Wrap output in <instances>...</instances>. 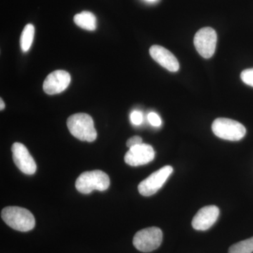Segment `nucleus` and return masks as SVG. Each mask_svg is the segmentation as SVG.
Instances as JSON below:
<instances>
[{"instance_id":"423d86ee","label":"nucleus","mask_w":253,"mask_h":253,"mask_svg":"<svg viewBox=\"0 0 253 253\" xmlns=\"http://www.w3.org/2000/svg\"><path fill=\"white\" fill-rule=\"evenodd\" d=\"M217 42V33L213 28L210 27L199 30L195 35L194 40L195 47L205 59H210L214 55Z\"/></svg>"},{"instance_id":"9b49d317","label":"nucleus","mask_w":253,"mask_h":253,"mask_svg":"<svg viewBox=\"0 0 253 253\" xmlns=\"http://www.w3.org/2000/svg\"><path fill=\"white\" fill-rule=\"evenodd\" d=\"M219 210L215 206L201 208L193 218L192 226L198 231H206L214 225L219 217Z\"/></svg>"},{"instance_id":"9d476101","label":"nucleus","mask_w":253,"mask_h":253,"mask_svg":"<svg viewBox=\"0 0 253 253\" xmlns=\"http://www.w3.org/2000/svg\"><path fill=\"white\" fill-rule=\"evenodd\" d=\"M71 78L69 73L65 71H56L50 73L44 80L43 89L49 95L59 94L69 86Z\"/></svg>"},{"instance_id":"412c9836","label":"nucleus","mask_w":253,"mask_h":253,"mask_svg":"<svg viewBox=\"0 0 253 253\" xmlns=\"http://www.w3.org/2000/svg\"><path fill=\"white\" fill-rule=\"evenodd\" d=\"M147 1H156V0H147Z\"/></svg>"},{"instance_id":"f8f14e48","label":"nucleus","mask_w":253,"mask_h":253,"mask_svg":"<svg viewBox=\"0 0 253 253\" xmlns=\"http://www.w3.org/2000/svg\"><path fill=\"white\" fill-rule=\"evenodd\" d=\"M149 53L154 61L168 71L170 72L179 71V61L169 50L160 45H154L150 48Z\"/></svg>"},{"instance_id":"f03ea898","label":"nucleus","mask_w":253,"mask_h":253,"mask_svg":"<svg viewBox=\"0 0 253 253\" xmlns=\"http://www.w3.org/2000/svg\"><path fill=\"white\" fill-rule=\"evenodd\" d=\"M3 221L10 227L19 231H31L36 226L34 216L26 208L10 206L1 211Z\"/></svg>"},{"instance_id":"dca6fc26","label":"nucleus","mask_w":253,"mask_h":253,"mask_svg":"<svg viewBox=\"0 0 253 253\" xmlns=\"http://www.w3.org/2000/svg\"><path fill=\"white\" fill-rule=\"evenodd\" d=\"M241 78L245 84L253 87V68L244 70L241 73Z\"/></svg>"},{"instance_id":"6e6552de","label":"nucleus","mask_w":253,"mask_h":253,"mask_svg":"<svg viewBox=\"0 0 253 253\" xmlns=\"http://www.w3.org/2000/svg\"><path fill=\"white\" fill-rule=\"evenodd\" d=\"M11 151L15 165L21 172L29 175L36 172V161L24 145L21 143H14L11 147Z\"/></svg>"},{"instance_id":"ddd939ff","label":"nucleus","mask_w":253,"mask_h":253,"mask_svg":"<svg viewBox=\"0 0 253 253\" xmlns=\"http://www.w3.org/2000/svg\"><path fill=\"white\" fill-rule=\"evenodd\" d=\"M74 22L83 29L94 31L97 27V20L96 16L89 11H83L74 16Z\"/></svg>"},{"instance_id":"6ab92c4d","label":"nucleus","mask_w":253,"mask_h":253,"mask_svg":"<svg viewBox=\"0 0 253 253\" xmlns=\"http://www.w3.org/2000/svg\"><path fill=\"white\" fill-rule=\"evenodd\" d=\"M141 144H143L142 138L139 136H134L128 139L126 144L129 149H131V148L134 147V146Z\"/></svg>"},{"instance_id":"20e7f679","label":"nucleus","mask_w":253,"mask_h":253,"mask_svg":"<svg viewBox=\"0 0 253 253\" xmlns=\"http://www.w3.org/2000/svg\"><path fill=\"white\" fill-rule=\"evenodd\" d=\"M213 133L224 140H241L246 134V129L241 123L229 118H217L212 125Z\"/></svg>"},{"instance_id":"7ed1b4c3","label":"nucleus","mask_w":253,"mask_h":253,"mask_svg":"<svg viewBox=\"0 0 253 253\" xmlns=\"http://www.w3.org/2000/svg\"><path fill=\"white\" fill-rule=\"evenodd\" d=\"M109 186V176L106 173L98 169L82 173L76 182V189L83 194H90L94 190L106 191Z\"/></svg>"},{"instance_id":"4468645a","label":"nucleus","mask_w":253,"mask_h":253,"mask_svg":"<svg viewBox=\"0 0 253 253\" xmlns=\"http://www.w3.org/2000/svg\"><path fill=\"white\" fill-rule=\"evenodd\" d=\"M35 36V27L33 25L28 24L25 26L24 29L21 34L20 44H21V49L26 52L30 49Z\"/></svg>"},{"instance_id":"f257e3e1","label":"nucleus","mask_w":253,"mask_h":253,"mask_svg":"<svg viewBox=\"0 0 253 253\" xmlns=\"http://www.w3.org/2000/svg\"><path fill=\"white\" fill-rule=\"evenodd\" d=\"M68 130L79 140L92 142L97 137L94 121L89 115L80 113L72 115L67 120Z\"/></svg>"},{"instance_id":"39448f33","label":"nucleus","mask_w":253,"mask_h":253,"mask_svg":"<svg viewBox=\"0 0 253 253\" xmlns=\"http://www.w3.org/2000/svg\"><path fill=\"white\" fill-rule=\"evenodd\" d=\"M162 241V231L153 226L138 231L133 239V244L138 251L149 253L158 249Z\"/></svg>"},{"instance_id":"2eb2a0df","label":"nucleus","mask_w":253,"mask_h":253,"mask_svg":"<svg viewBox=\"0 0 253 253\" xmlns=\"http://www.w3.org/2000/svg\"><path fill=\"white\" fill-rule=\"evenodd\" d=\"M253 252V237L240 241L231 246L228 253H252Z\"/></svg>"},{"instance_id":"1a4fd4ad","label":"nucleus","mask_w":253,"mask_h":253,"mask_svg":"<svg viewBox=\"0 0 253 253\" xmlns=\"http://www.w3.org/2000/svg\"><path fill=\"white\" fill-rule=\"evenodd\" d=\"M155 151L151 145L141 144L129 149L125 156V161L129 166H143L154 161Z\"/></svg>"},{"instance_id":"aec40b11","label":"nucleus","mask_w":253,"mask_h":253,"mask_svg":"<svg viewBox=\"0 0 253 253\" xmlns=\"http://www.w3.org/2000/svg\"><path fill=\"white\" fill-rule=\"evenodd\" d=\"M5 108V104L4 101H3L2 99H0V110L1 111H2V110H4Z\"/></svg>"},{"instance_id":"f3484780","label":"nucleus","mask_w":253,"mask_h":253,"mask_svg":"<svg viewBox=\"0 0 253 253\" xmlns=\"http://www.w3.org/2000/svg\"><path fill=\"white\" fill-rule=\"evenodd\" d=\"M148 121L151 126H160L162 125V121L157 113L151 112L148 115Z\"/></svg>"},{"instance_id":"0eeeda50","label":"nucleus","mask_w":253,"mask_h":253,"mask_svg":"<svg viewBox=\"0 0 253 253\" xmlns=\"http://www.w3.org/2000/svg\"><path fill=\"white\" fill-rule=\"evenodd\" d=\"M172 172V166H167L152 173L138 186L139 193L144 196H151L156 194Z\"/></svg>"},{"instance_id":"a211bd4d","label":"nucleus","mask_w":253,"mask_h":253,"mask_svg":"<svg viewBox=\"0 0 253 253\" xmlns=\"http://www.w3.org/2000/svg\"><path fill=\"white\" fill-rule=\"evenodd\" d=\"M131 122L135 126H139L143 122V115L139 111H133L130 115Z\"/></svg>"}]
</instances>
